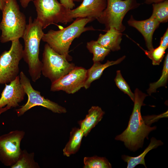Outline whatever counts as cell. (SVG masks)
<instances>
[{"label": "cell", "instance_id": "obj_32", "mask_svg": "<svg viewBox=\"0 0 168 168\" xmlns=\"http://www.w3.org/2000/svg\"><path fill=\"white\" fill-rule=\"evenodd\" d=\"M10 109V108L7 106L6 107L0 108V115L2 113L5 112Z\"/></svg>", "mask_w": 168, "mask_h": 168}, {"label": "cell", "instance_id": "obj_8", "mask_svg": "<svg viewBox=\"0 0 168 168\" xmlns=\"http://www.w3.org/2000/svg\"><path fill=\"white\" fill-rule=\"evenodd\" d=\"M23 50L22 44L17 39L12 41L9 50L0 55V84L10 83L18 76Z\"/></svg>", "mask_w": 168, "mask_h": 168}, {"label": "cell", "instance_id": "obj_18", "mask_svg": "<svg viewBox=\"0 0 168 168\" xmlns=\"http://www.w3.org/2000/svg\"><path fill=\"white\" fill-rule=\"evenodd\" d=\"M163 143L161 140L156 139L152 137L151 139L150 142L148 146L140 155L136 157H132L128 155H122V160L127 163V168H133L138 164L143 165L145 168L147 166L144 158L147 153L151 150L163 145Z\"/></svg>", "mask_w": 168, "mask_h": 168}, {"label": "cell", "instance_id": "obj_30", "mask_svg": "<svg viewBox=\"0 0 168 168\" xmlns=\"http://www.w3.org/2000/svg\"><path fill=\"white\" fill-rule=\"evenodd\" d=\"M167 0H144V3L148 5L156 3Z\"/></svg>", "mask_w": 168, "mask_h": 168}, {"label": "cell", "instance_id": "obj_4", "mask_svg": "<svg viewBox=\"0 0 168 168\" xmlns=\"http://www.w3.org/2000/svg\"><path fill=\"white\" fill-rule=\"evenodd\" d=\"M2 11L1 42L4 43L22 38L27 25L26 18L16 0H4Z\"/></svg>", "mask_w": 168, "mask_h": 168}, {"label": "cell", "instance_id": "obj_28", "mask_svg": "<svg viewBox=\"0 0 168 168\" xmlns=\"http://www.w3.org/2000/svg\"><path fill=\"white\" fill-rule=\"evenodd\" d=\"M160 46L166 49L168 47V29H166L163 36L161 38Z\"/></svg>", "mask_w": 168, "mask_h": 168}, {"label": "cell", "instance_id": "obj_9", "mask_svg": "<svg viewBox=\"0 0 168 168\" xmlns=\"http://www.w3.org/2000/svg\"><path fill=\"white\" fill-rule=\"evenodd\" d=\"M20 81L23 86L26 94L28 96L27 102L20 108L16 109L17 115L20 116L32 108L36 106H41L50 110L54 113L58 114L67 112L66 109L42 96L39 91L34 89L30 79L21 71L20 73Z\"/></svg>", "mask_w": 168, "mask_h": 168}, {"label": "cell", "instance_id": "obj_25", "mask_svg": "<svg viewBox=\"0 0 168 168\" xmlns=\"http://www.w3.org/2000/svg\"><path fill=\"white\" fill-rule=\"evenodd\" d=\"M137 44L144 51L146 55L152 60L153 65L160 64L164 56L166 49L159 45L155 49L146 50L143 49L138 44Z\"/></svg>", "mask_w": 168, "mask_h": 168}, {"label": "cell", "instance_id": "obj_19", "mask_svg": "<svg viewBox=\"0 0 168 168\" xmlns=\"http://www.w3.org/2000/svg\"><path fill=\"white\" fill-rule=\"evenodd\" d=\"M84 136L83 133L80 128H73L70 132L69 140L63 149L64 155L69 157L77 152Z\"/></svg>", "mask_w": 168, "mask_h": 168}, {"label": "cell", "instance_id": "obj_3", "mask_svg": "<svg viewBox=\"0 0 168 168\" xmlns=\"http://www.w3.org/2000/svg\"><path fill=\"white\" fill-rule=\"evenodd\" d=\"M43 27L35 18L29 19L22 38L24 42V60L27 64L32 81L36 82L41 77L42 63L39 58L40 43L44 34Z\"/></svg>", "mask_w": 168, "mask_h": 168}, {"label": "cell", "instance_id": "obj_27", "mask_svg": "<svg viewBox=\"0 0 168 168\" xmlns=\"http://www.w3.org/2000/svg\"><path fill=\"white\" fill-rule=\"evenodd\" d=\"M168 117V111L158 115H153L146 116H143L142 118L145 123L148 125H150L152 123L157 121L159 119Z\"/></svg>", "mask_w": 168, "mask_h": 168}, {"label": "cell", "instance_id": "obj_11", "mask_svg": "<svg viewBox=\"0 0 168 168\" xmlns=\"http://www.w3.org/2000/svg\"><path fill=\"white\" fill-rule=\"evenodd\" d=\"M87 70L76 67L67 74L51 83L50 91H62L68 94H73L84 87L87 77Z\"/></svg>", "mask_w": 168, "mask_h": 168}, {"label": "cell", "instance_id": "obj_5", "mask_svg": "<svg viewBox=\"0 0 168 168\" xmlns=\"http://www.w3.org/2000/svg\"><path fill=\"white\" fill-rule=\"evenodd\" d=\"M105 9L96 19L104 25L105 30L114 27L121 32L125 29L123 20L129 11L138 7L141 3L137 0H106Z\"/></svg>", "mask_w": 168, "mask_h": 168}, {"label": "cell", "instance_id": "obj_22", "mask_svg": "<svg viewBox=\"0 0 168 168\" xmlns=\"http://www.w3.org/2000/svg\"><path fill=\"white\" fill-rule=\"evenodd\" d=\"M152 12L151 16L160 23L167 22L168 20V0L152 4Z\"/></svg>", "mask_w": 168, "mask_h": 168}, {"label": "cell", "instance_id": "obj_17", "mask_svg": "<svg viewBox=\"0 0 168 168\" xmlns=\"http://www.w3.org/2000/svg\"><path fill=\"white\" fill-rule=\"evenodd\" d=\"M125 57V56H124L114 61L107 60L104 64H101L99 62H94L91 68L87 70V77L84 87L86 89L88 88L93 82L100 78L106 68L111 66L119 63Z\"/></svg>", "mask_w": 168, "mask_h": 168}, {"label": "cell", "instance_id": "obj_21", "mask_svg": "<svg viewBox=\"0 0 168 168\" xmlns=\"http://www.w3.org/2000/svg\"><path fill=\"white\" fill-rule=\"evenodd\" d=\"M33 152L29 153L25 150H21L16 162L11 166L12 168H38V164L34 160Z\"/></svg>", "mask_w": 168, "mask_h": 168}, {"label": "cell", "instance_id": "obj_1", "mask_svg": "<svg viewBox=\"0 0 168 168\" xmlns=\"http://www.w3.org/2000/svg\"><path fill=\"white\" fill-rule=\"evenodd\" d=\"M134 94V107L128 126L115 138L124 142L125 147L133 152L142 148L145 139H148L150 133L156 128V126L151 127L146 124L141 115V108L145 105L143 101L148 95L138 88L135 90Z\"/></svg>", "mask_w": 168, "mask_h": 168}, {"label": "cell", "instance_id": "obj_12", "mask_svg": "<svg viewBox=\"0 0 168 168\" xmlns=\"http://www.w3.org/2000/svg\"><path fill=\"white\" fill-rule=\"evenodd\" d=\"M26 94L18 75L9 84H5L0 98V108L6 105L10 109L18 106L19 103L23 100Z\"/></svg>", "mask_w": 168, "mask_h": 168}, {"label": "cell", "instance_id": "obj_14", "mask_svg": "<svg viewBox=\"0 0 168 168\" xmlns=\"http://www.w3.org/2000/svg\"><path fill=\"white\" fill-rule=\"evenodd\" d=\"M127 23L129 26L136 28L142 34L148 50L154 48L152 43L153 34L160 24L156 19L151 16L146 20L138 21L134 19L131 15Z\"/></svg>", "mask_w": 168, "mask_h": 168}, {"label": "cell", "instance_id": "obj_7", "mask_svg": "<svg viewBox=\"0 0 168 168\" xmlns=\"http://www.w3.org/2000/svg\"><path fill=\"white\" fill-rule=\"evenodd\" d=\"M41 73L49 78L51 83L67 74L75 67L66 57L53 49L47 44H45L43 53Z\"/></svg>", "mask_w": 168, "mask_h": 168}, {"label": "cell", "instance_id": "obj_23", "mask_svg": "<svg viewBox=\"0 0 168 168\" xmlns=\"http://www.w3.org/2000/svg\"><path fill=\"white\" fill-rule=\"evenodd\" d=\"M168 79V54L165 59L161 76L156 82L149 84V88L147 90V93L150 95L152 93L156 92V89L161 86H166Z\"/></svg>", "mask_w": 168, "mask_h": 168}, {"label": "cell", "instance_id": "obj_15", "mask_svg": "<svg viewBox=\"0 0 168 168\" xmlns=\"http://www.w3.org/2000/svg\"><path fill=\"white\" fill-rule=\"evenodd\" d=\"M122 37V32L115 28L111 27L106 30L104 34H100L97 41L110 51H117L120 49Z\"/></svg>", "mask_w": 168, "mask_h": 168}, {"label": "cell", "instance_id": "obj_31", "mask_svg": "<svg viewBox=\"0 0 168 168\" xmlns=\"http://www.w3.org/2000/svg\"><path fill=\"white\" fill-rule=\"evenodd\" d=\"M33 0H20L21 5L23 8H26L27 7L29 2L33 1Z\"/></svg>", "mask_w": 168, "mask_h": 168}, {"label": "cell", "instance_id": "obj_26", "mask_svg": "<svg viewBox=\"0 0 168 168\" xmlns=\"http://www.w3.org/2000/svg\"><path fill=\"white\" fill-rule=\"evenodd\" d=\"M114 81L117 87L125 94L128 95L134 102L135 97L134 94L132 92L129 86L123 77L120 70L116 71Z\"/></svg>", "mask_w": 168, "mask_h": 168}, {"label": "cell", "instance_id": "obj_16", "mask_svg": "<svg viewBox=\"0 0 168 168\" xmlns=\"http://www.w3.org/2000/svg\"><path fill=\"white\" fill-rule=\"evenodd\" d=\"M105 112L98 106H92L88 111V114L85 119L79 122L80 128L84 135L86 136L91 130L100 122Z\"/></svg>", "mask_w": 168, "mask_h": 168}, {"label": "cell", "instance_id": "obj_20", "mask_svg": "<svg viewBox=\"0 0 168 168\" xmlns=\"http://www.w3.org/2000/svg\"><path fill=\"white\" fill-rule=\"evenodd\" d=\"M86 47L93 54V62L102 61L111 51L101 45L97 41L93 40L87 42Z\"/></svg>", "mask_w": 168, "mask_h": 168}, {"label": "cell", "instance_id": "obj_34", "mask_svg": "<svg viewBox=\"0 0 168 168\" xmlns=\"http://www.w3.org/2000/svg\"><path fill=\"white\" fill-rule=\"evenodd\" d=\"M74 2H82L83 0H73Z\"/></svg>", "mask_w": 168, "mask_h": 168}, {"label": "cell", "instance_id": "obj_29", "mask_svg": "<svg viewBox=\"0 0 168 168\" xmlns=\"http://www.w3.org/2000/svg\"><path fill=\"white\" fill-rule=\"evenodd\" d=\"M60 3L66 8L72 9L75 6L74 2L73 0H60Z\"/></svg>", "mask_w": 168, "mask_h": 168}, {"label": "cell", "instance_id": "obj_6", "mask_svg": "<svg viewBox=\"0 0 168 168\" xmlns=\"http://www.w3.org/2000/svg\"><path fill=\"white\" fill-rule=\"evenodd\" d=\"M37 16L36 18L43 29L51 24H66L73 21L70 9L66 8L57 0H33Z\"/></svg>", "mask_w": 168, "mask_h": 168}, {"label": "cell", "instance_id": "obj_24", "mask_svg": "<svg viewBox=\"0 0 168 168\" xmlns=\"http://www.w3.org/2000/svg\"><path fill=\"white\" fill-rule=\"evenodd\" d=\"M84 168H111L112 165L105 157L97 156L84 158Z\"/></svg>", "mask_w": 168, "mask_h": 168}, {"label": "cell", "instance_id": "obj_2", "mask_svg": "<svg viewBox=\"0 0 168 168\" xmlns=\"http://www.w3.org/2000/svg\"><path fill=\"white\" fill-rule=\"evenodd\" d=\"M95 20L91 18H77L67 27L59 30H50L44 33L42 40L54 51L65 56L68 61L72 60L69 54L70 47L72 41L83 32L95 29L91 26L86 27L89 22Z\"/></svg>", "mask_w": 168, "mask_h": 168}, {"label": "cell", "instance_id": "obj_13", "mask_svg": "<svg viewBox=\"0 0 168 168\" xmlns=\"http://www.w3.org/2000/svg\"><path fill=\"white\" fill-rule=\"evenodd\" d=\"M106 5V0H83L77 7L70 10V16L73 19L80 17L96 19Z\"/></svg>", "mask_w": 168, "mask_h": 168}, {"label": "cell", "instance_id": "obj_33", "mask_svg": "<svg viewBox=\"0 0 168 168\" xmlns=\"http://www.w3.org/2000/svg\"><path fill=\"white\" fill-rule=\"evenodd\" d=\"M4 0H0V10L2 11L3 4H4Z\"/></svg>", "mask_w": 168, "mask_h": 168}, {"label": "cell", "instance_id": "obj_10", "mask_svg": "<svg viewBox=\"0 0 168 168\" xmlns=\"http://www.w3.org/2000/svg\"><path fill=\"white\" fill-rule=\"evenodd\" d=\"M25 135L16 130L0 136V161L5 166H11L18 160L21 150L20 143Z\"/></svg>", "mask_w": 168, "mask_h": 168}]
</instances>
